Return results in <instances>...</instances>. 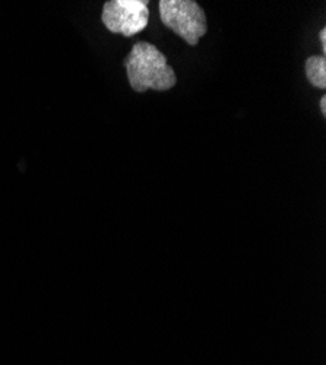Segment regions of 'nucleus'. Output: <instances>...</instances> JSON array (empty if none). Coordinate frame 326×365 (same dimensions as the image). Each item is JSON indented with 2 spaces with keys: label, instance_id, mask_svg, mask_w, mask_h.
Masks as SVG:
<instances>
[{
  "label": "nucleus",
  "instance_id": "f257e3e1",
  "mask_svg": "<svg viewBox=\"0 0 326 365\" xmlns=\"http://www.w3.org/2000/svg\"><path fill=\"white\" fill-rule=\"evenodd\" d=\"M128 79L135 93L148 89L168 91L175 82L174 69L167 63L165 56L151 43H136L125 60Z\"/></svg>",
  "mask_w": 326,
  "mask_h": 365
},
{
  "label": "nucleus",
  "instance_id": "39448f33",
  "mask_svg": "<svg viewBox=\"0 0 326 365\" xmlns=\"http://www.w3.org/2000/svg\"><path fill=\"white\" fill-rule=\"evenodd\" d=\"M319 40H320V44H322V50H323V57H325V54H326V29L325 28H322L320 31H319Z\"/></svg>",
  "mask_w": 326,
  "mask_h": 365
},
{
  "label": "nucleus",
  "instance_id": "7ed1b4c3",
  "mask_svg": "<svg viewBox=\"0 0 326 365\" xmlns=\"http://www.w3.org/2000/svg\"><path fill=\"white\" fill-rule=\"evenodd\" d=\"M101 19L110 33L132 37L146 28L150 9L146 0H110L103 8Z\"/></svg>",
  "mask_w": 326,
  "mask_h": 365
},
{
  "label": "nucleus",
  "instance_id": "423d86ee",
  "mask_svg": "<svg viewBox=\"0 0 326 365\" xmlns=\"http://www.w3.org/2000/svg\"><path fill=\"white\" fill-rule=\"evenodd\" d=\"M319 107H320L322 114L326 115V97H325V96L320 97V100H319Z\"/></svg>",
  "mask_w": 326,
  "mask_h": 365
},
{
  "label": "nucleus",
  "instance_id": "20e7f679",
  "mask_svg": "<svg viewBox=\"0 0 326 365\" xmlns=\"http://www.w3.org/2000/svg\"><path fill=\"white\" fill-rule=\"evenodd\" d=\"M306 78L317 89L326 88V58L323 56H310L306 63Z\"/></svg>",
  "mask_w": 326,
  "mask_h": 365
},
{
  "label": "nucleus",
  "instance_id": "f03ea898",
  "mask_svg": "<svg viewBox=\"0 0 326 365\" xmlns=\"http://www.w3.org/2000/svg\"><path fill=\"white\" fill-rule=\"evenodd\" d=\"M158 8L163 24L189 46H196L208 31L205 11L192 0H161Z\"/></svg>",
  "mask_w": 326,
  "mask_h": 365
}]
</instances>
